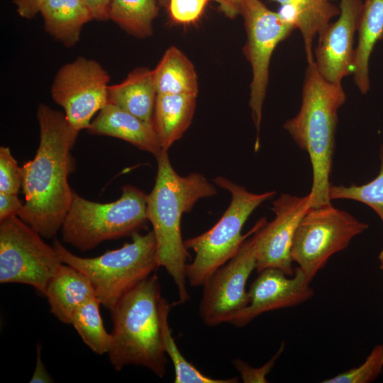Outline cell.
<instances>
[{
	"label": "cell",
	"instance_id": "1",
	"mask_svg": "<svg viewBox=\"0 0 383 383\" xmlns=\"http://www.w3.org/2000/svg\"><path fill=\"white\" fill-rule=\"evenodd\" d=\"M40 143L34 158L26 162L22 189L25 202L17 216L42 237L51 238L61 229L74 192L68 176L74 169L71 155L79 133L65 113L45 104L37 110Z\"/></svg>",
	"mask_w": 383,
	"mask_h": 383
},
{
	"label": "cell",
	"instance_id": "2",
	"mask_svg": "<svg viewBox=\"0 0 383 383\" xmlns=\"http://www.w3.org/2000/svg\"><path fill=\"white\" fill-rule=\"evenodd\" d=\"M156 160L155 182L147 196V216L155 235L157 265L172 277L177 288V304H183L189 299L186 276L189 255L182 236V216L199 199L214 196L217 190L201 174H177L167 150Z\"/></svg>",
	"mask_w": 383,
	"mask_h": 383
},
{
	"label": "cell",
	"instance_id": "3",
	"mask_svg": "<svg viewBox=\"0 0 383 383\" xmlns=\"http://www.w3.org/2000/svg\"><path fill=\"white\" fill-rule=\"evenodd\" d=\"M346 94L341 84L325 80L315 62L308 64L302 89L300 110L287 120L284 129L309 156L312 168L311 207L331 204L330 175L335 150L338 110Z\"/></svg>",
	"mask_w": 383,
	"mask_h": 383
},
{
	"label": "cell",
	"instance_id": "4",
	"mask_svg": "<svg viewBox=\"0 0 383 383\" xmlns=\"http://www.w3.org/2000/svg\"><path fill=\"white\" fill-rule=\"evenodd\" d=\"M159 278L151 274L126 293L110 310L112 343L108 353L116 371L128 365L145 367L162 378L166 353L161 328Z\"/></svg>",
	"mask_w": 383,
	"mask_h": 383
},
{
	"label": "cell",
	"instance_id": "5",
	"mask_svg": "<svg viewBox=\"0 0 383 383\" xmlns=\"http://www.w3.org/2000/svg\"><path fill=\"white\" fill-rule=\"evenodd\" d=\"M213 181L217 186L229 192L231 200L221 218L212 228L184 240L186 248L192 249L195 254L193 261L186 267L187 281L193 287L203 286L215 271L238 252L243 243L267 222L266 218H262L247 233H241L251 213L276 194L274 191L252 193L245 187L221 176Z\"/></svg>",
	"mask_w": 383,
	"mask_h": 383
},
{
	"label": "cell",
	"instance_id": "6",
	"mask_svg": "<svg viewBox=\"0 0 383 383\" xmlns=\"http://www.w3.org/2000/svg\"><path fill=\"white\" fill-rule=\"evenodd\" d=\"M131 243L94 257L77 256L57 240L53 247L62 263L84 274L101 305L111 310L126 293L150 277L158 267L152 231L133 233Z\"/></svg>",
	"mask_w": 383,
	"mask_h": 383
},
{
	"label": "cell",
	"instance_id": "7",
	"mask_svg": "<svg viewBox=\"0 0 383 383\" xmlns=\"http://www.w3.org/2000/svg\"><path fill=\"white\" fill-rule=\"evenodd\" d=\"M147 196L129 184L123 187L118 200L104 204L87 200L74 192L60 229L64 242L84 252L105 240L131 236L148 221Z\"/></svg>",
	"mask_w": 383,
	"mask_h": 383
},
{
	"label": "cell",
	"instance_id": "8",
	"mask_svg": "<svg viewBox=\"0 0 383 383\" xmlns=\"http://www.w3.org/2000/svg\"><path fill=\"white\" fill-rule=\"evenodd\" d=\"M368 225L331 204L311 207L296 231L291 257L311 282L330 257L348 248Z\"/></svg>",
	"mask_w": 383,
	"mask_h": 383
},
{
	"label": "cell",
	"instance_id": "9",
	"mask_svg": "<svg viewBox=\"0 0 383 383\" xmlns=\"http://www.w3.org/2000/svg\"><path fill=\"white\" fill-rule=\"evenodd\" d=\"M62 264L52 246L18 216L0 221V283H20L44 294Z\"/></svg>",
	"mask_w": 383,
	"mask_h": 383
},
{
	"label": "cell",
	"instance_id": "10",
	"mask_svg": "<svg viewBox=\"0 0 383 383\" xmlns=\"http://www.w3.org/2000/svg\"><path fill=\"white\" fill-rule=\"evenodd\" d=\"M242 15L247 34L243 52L252 72L249 104L258 136L272 55L276 46L296 27L260 0H247Z\"/></svg>",
	"mask_w": 383,
	"mask_h": 383
},
{
	"label": "cell",
	"instance_id": "11",
	"mask_svg": "<svg viewBox=\"0 0 383 383\" xmlns=\"http://www.w3.org/2000/svg\"><path fill=\"white\" fill-rule=\"evenodd\" d=\"M109 82V74L98 62L79 57L57 71L51 95L79 132L87 129L93 116L108 104Z\"/></svg>",
	"mask_w": 383,
	"mask_h": 383
},
{
	"label": "cell",
	"instance_id": "12",
	"mask_svg": "<svg viewBox=\"0 0 383 383\" xmlns=\"http://www.w3.org/2000/svg\"><path fill=\"white\" fill-rule=\"evenodd\" d=\"M256 268L252 238H248L238 252L215 271L204 283L199 316L209 326L230 323L249 304L246 283Z\"/></svg>",
	"mask_w": 383,
	"mask_h": 383
},
{
	"label": "cell",
	"instance_id": "13",
	"mask_svg": "<svg viewBox=\"0 0 383 383\" xmlns=\"http://www.w3.org/2000/svg\"><path fill=\"white\" fill-rule=\"evenodd\" d=\"M311 208V196L282 194L272 203L274 218L266 222L252 234L257 272L277 268L292 276L291 250L293 239L301 219Z\"/></svg>",
	"mask_w": 383,
	"mask_h": 383
},
{
	"label": "cell",
	"instance_id": "14",
	"mask_svg": "<svg viewBox=\"0 0 383 383\" xmlns=\"http://www.w3.org/2000/svg\"><path fill=\"white\" fill-rule=\"evenodd\" d=\"M362 6V0H340L339 18L318 34L314 62L321 76L330 83L341 84L343 77L353 73L354 36Z\"/></svg>",
	"mask_w": 383,
	"mask_h": 383
},
{
	"label": "cell",
	"instance_id": "15",
	"mask_svg": "<svg viewBox=\"0 0 383 383\" xmlns=\"http://www.w3.org/2000/svg\"><path fill=\"white\" fill-rule=\"evenodd\" d=\"M250 284L249 304L230 323L246 326L263 313L301 304L313 296V290L301 270L297 267L292 276L277 268H267Z\"/></svg>",
	"mask_w": 383,
	"mask_h": 383
},
{
	"label": "cell",
	"instance_id": "16",
	"mask_svg": "<svg viewBox=\"0 0 383 383\" xmlns=\"http://www.w3.org/2000/svg\"><path fill=\"white\" fill-rule=\"evenodd\" d=\"M89 133L122 139L157 157L163 150L153 124L108 103L87 128Z\"/></svg>",
	"mask_w": 383,
	"mask_h": 383
},
{
	"label": "cell",
	"instance_id": "17",
	"mask_svg": "<svg viewBox=\"0 0 383 383\" xmlns=\"http://www.w3.org/2000/svg\"><path fill=\"white\" fill-rule=\"evenodd\" d=\"M44 295L50 312L61 322L70 324L74 311L96 296L89 279L77 269L62 263L49 281Z\"/></svg>",
	"mask_w": 383,
	"mask_h": 383
},
{
	"label": "cell",
	"instance_id": "18",
	"mask_svg": "<svg viewBox=\"0 0 383 383\" xmlns=\"http://www.w3.org/2000/svg\"><path fill=\"white\" fill-rule=\"evenodd\" d=\"M281 5L278 13L301 33L308 64L314 62L312 52L316 35L323 30L340 9L329 0H271Z\"/></svg>",
	"mask_w": 383,
	"mask_h": 383
},
{
	"label": "cell",
	"instance_id": "19",
	"mask_svg": "<svg viewBox=\"0 0 383 383\" xmlns=\"http://www.w3.org/2000/svg\"><path fill=\"white\" fill-rule=\"evenodd\" d=\"M157 96L152 70L138 67L121 82L109 87L108 103L113 104L153 124Z\"/></svg>",
	"mask_w": 383,
	"mask_h": 383
},
{
	"label": "cell",
	"instance_id": "20",
	"mask_svg": "<svg viewBox=\"0 0 383 383\" xmlns=\"http://www.w3.org/2000/svg\"><path fill=\"white\" fill-rule=\"evenodd\" d=\"M196 97L191 94H157L152 123L163 150L167 151L190 126Z\"/></svg>",
	"mask_w": 383,
	"mask_h": 383
},
{
	"label": "cell",
	"instance_id": "21",
	"mask_svg": "<svg viewBox=\"0 0 383 383\" xmlns=\"http://www.w3.org/2000/svg\"><path fill=\"white\" fill-rule=\"evenodd\" d=\"M40 13L45 30L67 47L77 44L84 25L94 20L82 0H48Z\"/></svg>",
	"mask_w": 383,
	"mask_h": 383
},
{
	"label": "cell",
	"instance_id": "22",
	"mask_svg": "<svg viewBox=\"0 0 383 383\" xmlns=\"http://www.w3.org/2000/svg\"><path fill=\"white\" fill-rule=\"evenodd\" d=\"M354 82L362 94L370 89L369 61L375 44L383 38V0H365L358 27Z\"/></svg>",
	"mask_w": 383,
	"mask_h": 383
},
{
	"label": "cell",
	"instance_id": "23",
	"mask_svg": "<svg viewBox=\"0 0 383 383\" xmlns=\"http://www.w3.org/2000/svg\"><path fill=\"white\" fill-rule=\"evenodd\" d=\"M157 94L197 96L196 72L189 58L177 48H169L152 70Z\"/></svg>",
	"mask_w": 383,
	"mask_h": 383
},
{
	"label": "cell",
	"instance_id": "24",
	"mask_svg": "<svg viewBox=\"0 0 383 383\" xmlns=\"http://www.w3.org/2000/svg\"><path fill=\"white\" fill-rule=\"evenodd\" d=\"M157 0H110L111 19L128 33L138 38L152 34V23L158 14Z\"/></svg>",
	"mask_w": 383,
	"mask_h": 383
},
{
	"label": "cell",
	"instance_id": "25",
	"mask_svg": "<svg viewBox=\"0 0 383 383\" xmlns=\"http://www.w3.org/2000/svg\"><path fill=\"white\" fill-rule=\"evenodd\" d=\"M161 328L163 347L166 355L171 360L174 369L175 383H235L236 377L229 379H214L200 372L184 357L180 352L169 324V313L171 305L168 301L161 297L160 304Z\"/></svg>",
	"mask_w": 383,
	"mask_h": 383
},
{
	"label": "cell",
	"instance_id": "26",
	"mask_svg": "<svg viewBox=\"0 0 383 383\" xmlns=\"http://www.w3.org/2000/svg\"><path fill=\"white\" fill-rule=\"evenodd\" d=\"M100 305L96 296L89 299L74 311L70 323L83 342L97 355L108 353L112 343L111 333L104 326Z\"/></svg>",
	"mask_w": 383,
	"mask_h": 383
},
{
	"label": "cell",
	"instance_id": "27",
	"mask_svg": "<svg viewBox=\"0 0 383 383\" xmlns=\"http://www.w3.org/2000/svg\"><path fill=\"white\" fill-rule=\"evenodd\" d=\"M380 170L372 181L362 185H333L329 188V198L350 199L363 203L372 208L383 223V148L380 152Z\"/></svg>",
	"mask_w": 383,
	"mask_h": 383
},
{
	"label": "cell",
	"instance_id": "28",
	"mask_svg": "<svg viewBox=\"0 0 383 383\" xmlns=\"http://www.w3.org/2000/svg\"><path fill=\"white\" fill-rule=\"evenodd\" d=\"M383 370V345H377L370 352L365 362L333 377L323 380V383H369L374 381Z\"/></svg>",
	"mask_w": 383,
	"mask_h": 383
},
{
	"label": "cell",
	"instance_id": "29",
	"mask_svg": "<svg viewBox=\"0 0 383 383\" xmlns=\"http://www.w3.org/2000/svg\"><path fill=\"white\" fill-rule=\"evenodd\" d=\"M23 184V171L9 147L0 148V192L18 194Z\"/></svg>",
	"mask_w": 383,
	"mask_h": 383
},
{
	"label": "cell",
	"instance_id": "30",
	"mask_svg": "<svg viewBox=\"0 0 383 383\" xmlns=\"http://www.w3.org/2000/svg\"><path fill=\"white\" fill-rule=\"evenodd\" d=\"M209 0H170L169 11L172 19L188 24L197 21Z\"/></svg>",
	"mask_w": 383,
	"mask_h": 383
},
{
	"label": "cell",
	"instance_id": "31",
	"mask_svg": "<svg viewBox=\"0 0 383 383\" xmlns=\"http://www.w3.org/2000/svg\"><path fill=\"white\" fill-rule=\"evenodd\" d=\"M284 343H282L276 353L271 359L260 367L254 368L246 362L235 359L233 361L235 370L238 371L241 379L245 383H265L267 382V375L270 372L275 365L277 360L284 350Z\"/></svg>",
	"mask_w": 383,
	"mask_h": 383
},
{
	"label": "cell",
	"instance_id": "32",
	"mask_svg": "<svg viewBox=\"0 0 383 383\" xmlns=\"http://www.w3.org/2000/svg\"><path fill=\"white\" fill-rule=\"evenodd\" d=\"M23 205L17 194L0 192V221L13 215L17 216Z\"/></svg>",
	"mask_w": 383,
	"mask_h": 383
},
{
	"label": "cell",
	"instance_id": "33",
	"mask_svg": "<svg viewBox=\"0 0 383 383\" xmlns=\"http://www.w3.org/2000/svg\"><path fill=\"white\" fill-rule=\"evenodd\" d=\"M48 0H14L16 11L18 15L27 19L34 18L40 13L44 4Z\"/></svg>",
	"mask_w": 383,
	"mask_h": 383
},
{
	"label": "cell",
	"instance_id": "34",
	"mask_svg": "<svg viewBox=\"0 0 383 383\" xmlns=\"http://www.w3.org/2000/svg\"><path fill=\"white\" fill-rule=\"evenodd\" d=\"M53 379L46 370L41 358V346L38 344L36 347V364L33 374L30 380V383H50Z\"/></svg>",
	"mask_w": 383,
	"mask_h": 383
},
{
	"label": "cell",
	"instance_id": "35",
	"mask_svg": "<svg viewBox=\"0 0 383 383\" xmlns=\"http://www.w3.org/2000/svg\"><path fill=\"white\" fill-rule=\"evenodd\" d=\"M92 13L94 20L109 19L108 10L110 0H82Z\"/></svg>",
	"mask_w": 383,
	"mask_h": 383
},
{
	"label": "cell",
	"instance_id": "36",
	"mask_svg": "<svg viewBox=\"0 0 383 383\" xmlns=\"http://www.w3.org/2000/svg\"><path fill=\"white\" fill-rule=\"evenodd\" d=\"M223 13L230 18H234L242 14L243 6L247 0H215Z\"/></svg>",
	"mask_w": 383,
	"mask_h": 383
},
{
	"label": "cell",
	"instance_id": "37",
	"mask_svg": "<svg viewBox=\"0 0 383 383\" xmlns=\"http://www.w3.org/2000/svg\"><path fill=\"white\" fill-rule=\"evenodd\" d=\"M379 262H380L379 268L383 271V247H382V250L379 252ZM382 345H383V344H382Z\"/></svg>",
	"mask_w": 383,
	"mask_h": 383
},
{
	"label": "cell",
	"instance_id": "38",
	"mask_svg": "<svg viewBox=\"0 0 383 383\" xmlns=\"http://www.w3.org/2000/svg\"><path fill=\"white\" fill-rule=\"evenodd\" d=\"M158 3L163 6H166L169 4L170 0H157Z\"/></svg>",
	"mask_w": 383,
	"mask_h": 383
},
{
	"label": "cell",
	"instance_id": "39",
	"mask_svg": "<svg viewBox=\"0 0 383 383\" xmlns=\"http://www.w3.org/2000/svg\"><path fill=\"white\" fill-rule=\"evenodd\" d=\"M329 1H333V0H329Z\"/></svg>",
	"mask_w": 383,
	"mask_h": 383
}]
</instances>
